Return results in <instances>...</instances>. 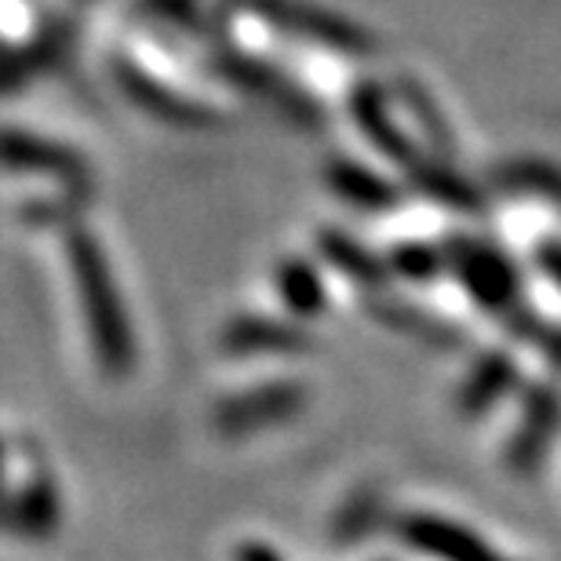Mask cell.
<instances>
[{"label":"cell","mask_w":561,"mask_h":561,"mask_svg":"<svg viewBox=\"0 0 561 561\" xmlns=\"http://www.w3.org/2000/svg\"><path fill=\"white\" fill-rule=\"evenodd\" d=\"M445 263L453 266L456 280L481 310L503 313L518 302L522 277L514 274V266L507 263L503 252L485 249V244L456 241L453 249H445Z\"/></svg>","instance_id":"cell-1"},{"label":"cell","mask_w":561,"mask_h":561,"mask_svg":"<svg viewBox=\"0 0 561 561\" xmlns=\"http://www.w3.org/2000/svg\"><path fill=\"white\" fill-rule=\"evenodd\" d=\"M401 540L434 561H507L467 525L437 518V514H409L401 522Z\"/></svg>","instance_id":"cell-2"},{"label":"cell","mask_w":561,"mask_h":561,"mask_svg":"<svg viewBox=\"0 0 561 561\" xmlns=\"http://www.w3.org/2000/svg\"><path fill=\"white\" fill-rule=\"evenodd\" d=\"M324 179H329V186L346 201V205L365 208V211H383V208H390L398 201L394 186L383 183L373 168L354 164V161H346V157H335V161H329V168H324Z\"/></svg>","instance_id":"cell-3"},{"label":"cell","mask_w":561,"mask_h":561,"mask_svg":"<svg viewBox=\"0 0 561 561\" xmlns=\"http://www.w3.org/2000/svg\"><path fill=\"white\" fill-rule=\"evenodd\" d=\"M554 426H558V401H554V394H536L529 401V412H525V426H522L518 434H514V442H511L507 463L514 470L536 463L540 453H543V445H547V437L554 434Z\"/></svg>","instance_id":"cell-4"},{"label":"cell","mask_w":561,"mask_h":561,"mask_svg":"<svg viewBox=\"0 0 561 561\" xmlns=\"http://www.w3.org/2000/svg\"><path fill=\"white\" fill-rule=\"evenodd\" d=\"M514 383V365L507 354H485L481 365H474V373L463 383V412H481L496 401L503 390Z\"/></svg>","instance_id":"cell-5"},{"label":"cell","mask_w":561,"mask_h":561,"mask_svg":"<svg viewBox=\"0 0 561 561\" xmlns=\"http://www.w3.org/2000/svg\"><path fill=\"white\" fill-rule=\"evenodd\" d=\"M302 405V387L296 390L291 383L285 387H271V394H260V398H249V401H238V405L227 409V420L238 426H255V423H274L280 416H291Z\"/></svg>","instance_id":"cell-6"},{"label":"cell","mask_w":561,"mask_h":561,"mask_svg":"<svg viewBox=\"0 0 561 561\" xmlns=\"http://www.w3.org/2000/svg\"><path fill=\"white\" fill-rule=\"evenodd\" d=\"M277 288H280V299H285L296 313H302V318L324 310V285H321V277L313 274L310 263L291 260L280 266Z\"/></svg>","instance_id":"cell-7"},{"label":"cell","mask_w":561,"mask_h":561,"mask_svg":"<svg viewBox=\"0 0 561 561\" xmlns=\"http://www.w3.org/2000/svg\"><path fill=\"white\" fill-rule=\"evenodd\" d=\"M321 244H324V255L340 263V271H346L351 280H362V285H376V280H383V271L376 266L373 255L357 252V244L340 238V233H324Z\"/></svg>","instance_id":"cell-8"},{"label":"cell","mask_w":561,"mask_h":561,"mask_svg":"<svg viewBox=\"0 0 561 561\" xmlns=\"http://www.w3.org/2000/svg\"><path fill=\"white\" fill-rule=\"evenodd\" d=\"M536 263H540L543 277L561 291V244L558 241H543L540 249H536Z\"/></svg>","instance_id":"cell-9"}]
</instances>
